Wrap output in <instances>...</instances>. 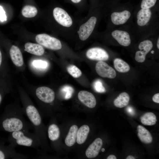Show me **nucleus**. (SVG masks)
Here are the masks:
<instances>
[{
	"instance_id": "f257e3e1",
	"label": "nucleus",
	"mask_w": 159,
	"mask_h": 159,
	"mask_svg": "<svg viewBox=\"0 0 159 159\" xmlns=\"http://www.w3.org/2000/svg\"><path fill=\"white\" fill-rule=\"evenodd\" d=\"M52 15L58 34L64 38L75 39L78 19L74 17L61 6H56L53 8Z\"/></svg>"
},
{
	"instance_id": "f03ea898",
	"label": "nucleus",
	"mask_w": 159,
	"mask_h": 159,
	"mask_svg": "<svg viewBox=\"0 0 159 159\" xmlns=\"http://www.w3.org/2000/svg\"><path fill=\"white\" fill-rule=\"evenodd\" d=\"M103 13L99 7L88 12L84 18L78 19L75 39L80 42L87 41L92 37Z\"/></svg>"
},
{
	"instance_id": "7ed1b4c3",
	"label": "nucleus",
	"mask_w": 159,
	"mask_h": 159,
	"mask_svg": "<svg viewBox=\"0 0 159 159\" xmlns=\"http://www.w3.org/2000/svg\"><path fill=\"white\" fill-rule=\"evenodd\" d=\"M24 114L23 110L20 109L13 107L10 108L1 122L3 129L11 132L20 130L29 131L33 128L31 123L25 119Z\"/></svg>"
},
{
	"instance_id": "20e7f679",
	"label": "nucleus",
	"mask_w": 159,
	"mask_h": 159,
	"mask_svg": "<svg viewBox=\"0 0 159 159\" xmlns=\"http://www.w3.org/2000/svg\"><path fill=\"white\" fill-rule=\"evenodd\" d=\"M9 138L10 145L15 147L19 145L30 147L37 150L41 145L40 141L34 132L20 130L11 132Z\"/></svg>"
},
{
	"instance_id": "39448f33",
	"label": "nucleus",
	"mask_w": 159,
	"mask_h": 159,
	"mask_svg": "<svg viewBox=\"0 0 159 159\" xmlns=\"http://www.w3.org/2000/svg\"><path fill=\"white\" fill-rule=\"evenodd\" d=\"M25 114L30 121L34 129V132L39 139L42 145L44 137L43 127L40 113L34 105L29 104L25 106Z\"/></svg>"
},
{
	"instance_id": "423d86ee",
	"label": "nucleus",
	"mask_w": 159,
	"mask_h": 159,
	"mask_svg": "<svg viewBox=\"0 0 159 159\" xmlns=\"http://www.w3.org/2000/svg\"><path fill=\"white\" fill-rule=\"evenodd\" d=\"M36 42L48 49L59 51L63 49L64 44L59 39L45 33L37 34L36 37Z\"/></svg>"
},
{
	"instance_id": "0eeeda50",
	"label": "nucleus",
	"mask_w": 159,
	"mask_h": 159,
	"mask_svg": "<svg viewBox=\"0 0 159 159\" xmlns=\"http://www.w3.org/2000/svg\"><path fill=\"white\" fill-rule=\"evenodd\" d=\"M86 57L90 60L105 61L108 60L109 55L104 49L100 47H93L88 49L86 51Z\"/></svg>"
},
{
	"instance_id": "6e6552de",
	"label": "nucleus",
	"mask_w": 159,
	"mask_h": 159,
	"mask_svg": "<svg viewBox=\"0 0 159 159\" xmlns=\"http://www.w3.org/2000/svg\"><path fill=\"white\" fill-rule=\"evenodd\" d=\"M96 71L100 77L110 79L115 78L116 73L114 69L103 61H99L96 64Z\"/></svg>"
},
{
	"instance_id": "1a4fd4ad",
	"label": "nucleus",
	"mask_w": 159,
	"mask_h": 159,
	"mask_svg": "<svg viewBox=\"0 0 159 159\" xmlns=\"http://www.w3.org/2000/svg\"><path fill=\"white\" fill-rule=\"evenodd\" d=\"M35 94L39 100L46 103L52 102L55 98L54 91L46 87H41L37 88L36 90Z\"/></svg>"
},
{
	"instance_id": "9d476101",
	"label": "nucleus",
	"mask_w": 159,
	"mask_h": 159,
	"mask_svg": "<svg viewBox=\"0 0 159 159\" xmlns=\"http://www.w3.org/2000/svg\"><path fill=\"white\" fill-rule=\"evenodd\" d=\"M153 46L152 42L149 40L141 42L138 47L140 50L137 51L135 54V59L140 62L145 61L146 55L151 50Z\"/></svg>"
},
{
	"instance_id": "9b49d317",
	"label": "nucleus",
	"mask_w": 159,
	"mask_h": 159,
	"mask_svg": "<svg viewBox=\"0 0 159 159\" xmlns=\"http://www.w3.org/2000/svg\"><path fill=\"white\" fill-rule=\"evenodd\" d=\"M131 16L130 12L127 10L112 12L110 15L112 23L116 25L124 24L130 19Z\"/></svg>"
},
{
	"instance_id": "f8f14e48",
	"label": "nucleus",
	"mask_w": 159,
	"mask_h": 159,
	"mask_svg": "<svg viewBox=\"0 0 159 159\" xmlns=\"http://www.w3.org/2000/svg\"><path fill=\"white\" fill-rule=\"evenodd\" d=\"M111 35L120 45L127 47L131 43L130 36L129 33L125 31L116 29L112 32Z\"/></svg>"
},
{
	"instance_id": "ddd939ff",
	"label": "nucleus",
	"mask_w": 159,
	"mask_h": 159,
	"mask_svg": "<svg viewBox=\"0 0 159 159\" xmlns=\"http://www.w3.org/2000/svg\"><path fill=\"white\" fill-rule=\"evenodd\" d=\"M79 100L87 107L92 108L96 104V100L94 95L88 91L82 90L79 92L78 94Z\"/></svg>"
},
{
	"instance_id": "4468645a",
	"label": "nucleus",
	"mask_w": 159,
	"mask_h": 159,
	"mask_svg": "<svg viewBox=\"0 0 159 159\" xmlns=\"http://www.w3.org/2000/svg\"><path fill=\"white\" fill-rule=\"evenodd\" d=\"M102 144V141L101 138L96 139L86 150V156L90 158L96 157L98 155Z\"/></svg>"
},
{
	"instance_id": "2eb2a0df",
	"label": "nucleus",
	"mask_w": 159,
	"mask_h": 159,
	"mask_svg": "<svg viewBox=\"0 0 159 159\" xmlns=\"http://www.w3.org/2000/svg\"><path fill=\"white\" fill-rule=\"evenodd\" d=\"M152 16V12L150 9H141L137 14V23L140 26L146 25L150 21Z\"/></svg>"
},
{
	"instance_id": "dca6fc26",
	"label": "nucleus",
	"mask_w": 159,
	"mask_h": 159,
	"mask_svg": "<svg viewBox=\"0 0 159 159\" xmlns=\"http://www.w3.org/2000/svg\"><path fill=\"white\" fill-rule=\"evenodd\" d=\"M9 54L13 63L16 66L20 67L23 64L24 61L22 53L18 47L12 45L9 50Z\"/></svg>"
},
{
	"instance_id": "f3484780",
	"label": "nucleus",
	"mask_w": 159,
	"mask_h": 159,
	"mask_svg": "<svg viewBox=\"0 0 159 159\" xmlns=\"http://www.w3.org/2000/svg\"><path fill=\"white\" fill-rule=\"evenodd\" d=\"M138 136L140 141L145 144H149L153 141L152 136L150 132L145 127L138 125L137 127Z\"/></svg>"
},
{
	"instance_id": "a211bd4d",
	"label": "nucleus",
	"mask_w": 159,
	"mask_h": 159,
	"mask_svg": "<svg viewBox=\"0 0 159 159\" xmlns=\"http://www.w3.org/2000/svg\"><path fill=\"white\" fill-rule=\"evenodd\" d=\"M25 50L27 52L37 56H41L44 53L43 47L39 44L27 42L24 45Z\"/></svg>"
},
{
	"instance_id": "6ab92c4d",
	"label": "nucleus",
	"mask_w": 159,
	"mask_h": 159,
	"mask_svg": "<svg viewBox=\"0 0 159 159\" xmlns=\"http://www.w3.org/2000/svg\"><path fill=\"white\" fill-rule=\"evenodd\" d=\"M78 130V127L76 125H73L70 127L65 140V143L68 146H72L75 144Z\"/></svg>"
},
{
	"instance_id": "aec40b11",
	"label": "nucleus",
	"mask_w": 159,
	"mask_h": 159,
	"mask_svg": "<svg viewBox=\"0 0 159 159\" xmlns=\"http://www.w3.org/2000/svg\"><path fill=\"white\" fill-rule=\"evenodd\" d=\"M90 131V128L87 125H83L77 130L76 141L79 144H83L86 141Z\"/></svg>"
},
{
	"instance_id": "412c9836",
	"label": "nucleus",
	"mask_w": 159,
	"mask_h": 159,
	"mask_svg": "<svg viewBox=\"0 0 159 159\" xmlns=\"http://www.w3.org/2000/svg\"><path fill=\"white\" fill-rule=\"evenodd\" d=\"M130 100V96L126 92H123L119 95L114 101V105L118 108H122L127 106Z\"/></svg>"
},
{
	"instance_id": "4be33fe9",
	"label": "nucleus",
	"mask_w": 159,
	"mask_h": 159,
	"mask_svg": "<svg viewBox=\"0 0 159 159\" xmlns=\"http://www.w3.org/2000/svg\"><path fill=\"white\" fill-rule=\"evenodd\" d=\"M47 132L49 138L51 141H55L59 138L60 131L58 126L56 124L52 123L50 124L48 127Z\"/></svg>"
},
{
	"instance_id": "5701e85b",
	"label": "nucleus",
	"mask_w": 159,
	"mask_h": 159,
	"mask_svg": "<svg viewBox=\"0 0 159 159\" xmlns=\"http://www.w3.org/2000/svg\"><path fill=\"white\" fill-rule=\"evenodd\" d=\"M113 64L115 69L120 72H127L130 70L129 64L120 58H115L114 60Z\"/></svg>"
},
{
	"instance_id": "b1692460",
	"label": "nucleus",
	"mask_w": 159,
	"mask_h": 159,
	"mask_svg": "<svg viewBox=\"0 0 159 159\" xmlns=\"http://www.w3.org/2000/svg\"><path fill=\"white\" fill-rule=\"evenodd\" d=\"M140 120L143 124L146 125H154L157 121L156 115L152 112L145 113L141 116Z\"/></svg>"
},
{
	"instance_id": "393cba45",
	"label": "nucleus",
	"mask_w": 159,
	"mask_h": 159,
	"mask_svg": "<svg viewBox=\"0 0 159 159\" xmlns=\"http://www.w3.org/2000/svg\"><path fill=\"white\" fill-rule=\"evenodd\" d=\"M75 6L79 11H84L89 8L87 0H64Z\"/></svg>"
},
{
	"instance_id": "a878e982",
	"label": "nucleus",
	"mask_w": 159,
	"mask_h": 159,
	"mask_svg": "<svg viewBox=\"0 0 159 159\" xmlns=\"http://www.w3.org/2000/svg\"><path fill=\"white\" fill-rule=\"evenodd\" d=\"M37 12V10L35 6L30 5H26L22 8L21 14L24 17L32 18L36 16Z\"/></svg>"
},
{
	"instance_id": "bb28decb",
	"label": "nucleus",
	"mask_w": 159,
	"mask_h": 159,
	"mask_svg": "<svg viewBox=\"0 0 159 159\" xmlns=\"http://www.w3.org/2000/svg\"><path fill=\"white\" fill-rule=\"evenodd\" d=\"M74 90L73 88L69 85H65L62 87L60 92L65 100L70 98L73 95Z\"/></svg>"
},
{
	"instance_id": "cd10ccee",
	"label": "nucleus",
	"mask_w": 159,
	"mask_h": 159,
	"mask_svg": "<svg viewBox=\"0 0 159 159\" xmlns=\"http://www.w3.org/2000/svg\"><path fill=\"white\" fill-rule=\"evenodd\" d=\"M67 70L68 73L74 78L80 77L82 74L80 70L74 65H70L68 66Z\"/></svg>"
},
{
	"instance_id": "c85d7f7f",
	"label": "nucleus",
	"mask_w": 159,
	"mask_h": 159,
	"mask_svg": "<svg viewBox=\"0 0 159 159\" xmlns=\"http://www.w3.org/2000/svg\"><path fill=\"white\" fill-rule=\"evenodd\" d=\"M93 87L94 90L97 92L104 93L106 91L102 81L99 79H97L94 82Z\"/></svg>"
},
{
	"instance_id": "c756f323",
	"label": "nucleus",
	"mask_w": 159,
	"mask_h": 159,
	"mask_svg": "<svg viewBox=\"0 0 159 159\" xmlns=\"http://www.w3.org/2000/svg\"><path fill=\"white\" fill-rule=\"evenodd\" d=\"M32 64L34 67L42 69H46L48 66V63L47 61L42 60H34Z\"/></svg>"
},
{
	"instance_id": "7c9ffc66",
	"label": "nucleus",
	"mask_w": 159,
	"mask_h": 159,
	"mask_svg": "<svg viewBox=\"0 0 159 159\" xmlns=\"http://www.w3.org/2000/svg\"><path fill=\"white\" fill-rule=\"evenodd\" d=\"M157 0H142L140 7L141 9H150L155 4Z\"/></svg>"
},
{
	"instance_id": "2f4dec72",
	"label": "nucleus",
	"mask_w": 159,
	"mask_h": 159,
	"mask_svg": "<svg viewBox=\"0 0 159 159\" xmlns=\"http://www.w3.org/2000/svg\"><path fill=\"white\" fill-rule=\"evenodd\" d=\"M88 12L92 11L93 9L97 7V0H89Z\"/></svg>"
},
{
	"instance_id": "473e14b6",
	"label": "nucleus",
	"mask_w": 159,
	"mask_h": 159,
	"mask_svg": "<svg viewBox=\"0 0 159 159\" xmlns=\"http://www.w3.org/2000/svg\"><path fill=\"white\" fill-rule=\"evenodd\" d=\"M6 13L3 7L0 6V20L2 22L6 20Z\"/></svg>"
},
{
	"instance_id": "72a5a7b5",
	"label": "nucleus",
	"mask_w": 159,
	"mask_h": 159,
	"mask_svg": "<svg viewBox=\"0 0 159 159\" xmlns=\"http://www.w3.org/2000/svg\"><path fill=\"white\" fill-rule=\"evenodd\" d=\"M153 101L156 103H159V93H157L154 95L152 98Z\"/></svg>"
},
{
	"instance_id": "f704fd0d",
	"label": "nucleus",
	"mask_w": 159,
	"mask_h": 159,
	"mask_svg": "<svg viewBox=\"0 0 159 159\" xmlns=\"http://www.w3.org/2000/svg\"><path fill=\"white\" fill-rule=\"evenodd\" d=\"M6 153L3 150L0 149V159H5L6 158L7 156L9 157L8 155H6Z\"/></svg>"
},
{
	"instance_id": "c9c22d12",
	"label": "nucleus",
	"mask_w": 159,
	"mask_h": 159,
	"mask_svg": "<svg viewBox=\"0 0 159 159\" xmlns=\"http://www.w3.org/2000/svg\"><path fill=\"white\" fill-rule=\"evenodd\" d=\"M127 112L131 115H134L135 112L134 109L131 107H128L127 108Z\"/></svg>"
},
{
	"instance_id": "e433bc0d",
	"label": "nucleus",
	"mask_w": 159,
	"mask_h": 159,
	"mask_svg": "<svg viewBox=\"0 0 159 159\" xmlns=\"http://www.w3.org/2000/svg\"><path fill=\"white\" fill-rule=\"evenodd\" d=\"M107 159H116V157L114 155H111L108 156L107 158Z\"/></svg>"
},
{
	"instance_id": "4c0bfd02",
	"label": "nucleus",
	"mask_w": 159,
	"mask_h": 159,
	"mask_svg": "<svg viewBox=\"0 0 159 159\" xmlns=\"http://www.w3.org/2000/svg\"><path fill=\"white\" fill-rule=\"evenodd\" d=\"M2 55L1 52L0 50V68L1 66V65L2 63Z\"/></svg>"
},
{
	"instance_id": "58836bf2",
	"label": "nucleus",
	"mask_w": 159,
	"mask_h": 159,
	"mask_svg": "<svg viewBox=\"0 0 159 159\" xmlns=\"http://www.w3.org/2000/svg\"><path fill=\"white\" fill-rule=\"evenodd\" d=\"M126 159H135V158L132 155H129L126 158Z\"/></svg>"
},
{
	"instance_id": "ea45409f",
	"label": "nucleus",
	"mask_w": 159,
	"mask_h": 159,
	"mask_svg": "<svg viewBox=\"0 0 159 159\" xmlns=\"http://www.w3.org/2000/svg\"><path fill=\"white\" fill-rule=\"evenodd\" d=\"M157 48L159 49V37L158 38L157 42Z\"/></svg>"
},
{
	"instance_id": "a19ab883",
	"label": "nucleus",
	"mask_w": 159,
	"mask_h": 159,
	"mask_svg": "<svg viewBox=\"0 0 159 159\" xmlns=\"http://www.w3.org/2000/svg\"><path fill=\"white\" fill-rule=\"evenodd\" d=\"M2 99V96L1 94L0 93V104L1 103Z\"/></svg>"
},
{
	"instance_id": "79ce46f5",
	"label": "nucleus",
	"mask_w": 159,
	"mask_h": 159,
	"mask_svg": "<svg viewBox=\"0 0 159 159\" xmlns=\"http://www.w3.org/2000/svg\"><path fill=\"white\" fill-rule=\"evenodd\" d=\"M105 149L104 148H102V149H101V151L102 152H104L105 151Z\"/></svg>"
},
{
	"instance_id": "37998d69",
	"label": "nucleus",
	"mask_w": 159,
	"mask_h": 159,
	"mask_svg": "<svg viewBox=\"0 0 159 159\" xmlns=\"http://www.w3.org/2000/svg\"><path fill=\"white\" fill-rule=\"evenodd\" d=\"M151 52V53H152V54H153V53H154V51H152Z\"/></svg>"
}]
</instances>
